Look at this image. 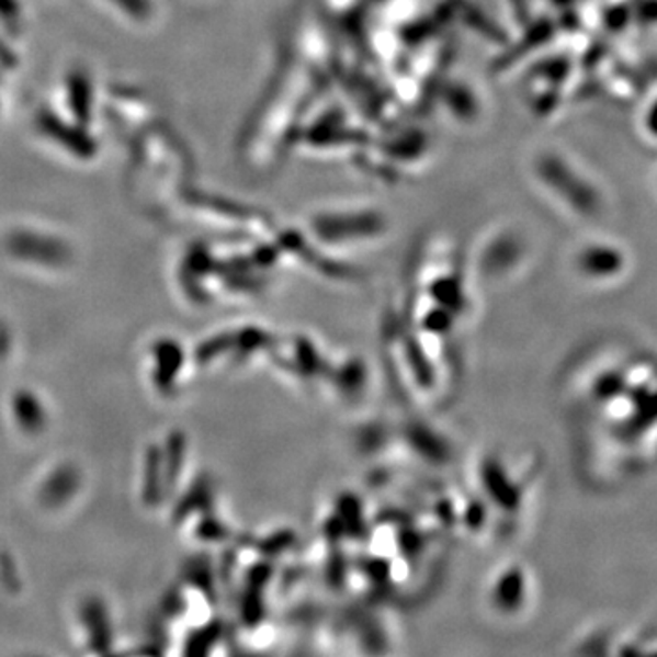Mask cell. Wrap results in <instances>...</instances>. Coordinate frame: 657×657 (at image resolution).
<instances>
[{
	"label": "cell",
	"instance_id": "cell-1",
	"mask_svg": "<svg viewBox=\"0 0 657 657\" xmlns=\"http://www.w3.org/2000/svg\"><path fill=\"white\" fill-rule=\"evenodd\" d=\"M486 598L495 615L511 620L519 614L528 601V576L524 568L511 563L497 568L486 588Z\"/></svg>",
	"mask_w": 657,
	"mask_h": 657
}]
</instances>
